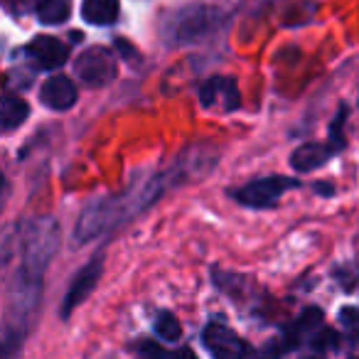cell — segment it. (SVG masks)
<instances>
[{"instance_id":"obj_1","label":"cell","mask_w":359,"mask_h":359,"mask_svg":"<svg viewBox=\"0 0 359 359\" xmlns=\"http://www.w3.org/2000/svg\"><path fill=\"white\" fill-rule=\"evenodd\" d=\"M60 249V226L52 217L30 219L18 226V261L15 273L8 283L6 305V347L18 344L32 327L40 308L42 278Z\"/></svg>"},{"instance_id":"obj_2","label":"cell","mask_w":359,"mask_h":359,"mask_svg":"<svg viewBox=\"0 0 359 359\" xmlns=\"http://www.w3.org/2000/svg\"><path fill=\"white\" fill-rule=\"evenodd\" d=\"M200 158L197 160H190L187 163L185 158L175 163V168L165 175H155L150 180H143V182H135L133 187H128L126 192L116 197H106V200H99L94 205H89L81 217L76 219V229H74V236L76 241L86 244V241H94L99 236L109 234L114 231L116 226L126 224L128 219H133L135 215H140L143 210H148L155 200L165 192V187H172L175 182L180 180V172L182 170H197ZM200 172V170H197Z\"/></svg>"},{"instance_id":"obj_3","label":"cell","mask_w":359,"mask_h":359,"mask_svg":"<svg viewBox=\"0 0 359 359\" xmlns=\"http://www.w3.org/2000/svg\"><path fill=\"white\" fill-rule=\"evenodd\" d=\"M300 182L295 177H285V175H271V177H261L254 180L249 185L239 187V190L231 192L239 205L244 207H254V210H264V207H271L280 200L288 190H295Z\"/></svg>"},{"instance_id":"obj_4","label":"cell","mask_w":359,"mask_h":359,"mask_svg":"<svg viewBox=\"0 0 359 359\" xmlns=\"http://www.w3.org/2000/svg\"><path fill=\"white\" fill-rule=\"evenodd\" d=\"M202 342L212 354V359H244L249 354V344L244 342V337L226 327L222 320H212L207 325L202 332Z\"/></svg>"},{"instance_id":"obj_5","label":"cell","mask_w":359,"mask_h":359,"mask_svg":"<svg viewBox=\"0 0 359 359\" xmlns=\"http://www.w3.org/2000/svg\"><path fill=\"white\" fill-rule=\"evenodd\" d=\"M74 72L79 81H84L86 86H106L116 76V60L104 47H91V50L79 55Z\"/></svg>"},{"instance_id":"obj_6","label":"cell","mask_w":359,"mask_h":359,"mask_svg":"<svg viewBox=\"0 0 359 359\" xmlns=\"http://www.w3.org/2000/svg\"><path fill=\"white\" fill-rule=\"evenodd\" d=\"M101 271H104V256L99 254L74 276V280H72L69 288H67V293H65V300H62V308H60L62 320H69L72 310L79 308V305L89 298L91 290H94L96 283H99Z\"/></svg>"},{"instance_id":"obj_7","label":"cell","mask_w":359,"mask_h":359,"mask_svg":"<svg viewBox=\"0 0 359 359\" xmlns=\"http://www.w3.org/2000/svg\"><path fill=\"white\" fill-rule=\"evenodd\" d=\"M217 15L207 8H192V11L182 13L175 18V25L170 30V40L182 45V42H195L202 40L207 32L215 30Z\"/></svg>"},{"instance_id":"obj_8","label":"cell","mask_w":359,"mask_h":359,"mask_svg":"<svg viewBox=\"0 0 359 359\" xmlns=\"http://www.w3.org/2000/svg\"><path fill=\"white\" fill-rule=\"evenodd\" d=\"M200 101L205 109L236 111L239 109V89L231 76H212L200 86Z\"/></svg>"},{"instance_id":"obj_9","label":"cell","mask_w":359,"mask_h":359,"mask_svg":"<svg viewBox=\"0 0 359 359\" xmlns=\"http://www.w3.org/2000/svg\"><path fill=\"white\" fill-rule=\"evenodd\" d=\"M27 57L35 62L40 69H60L69 60V47L52 35H40L27 45Z\"/></svg>"},{"instance_id":"obj_10","label":"cell","mask_w":359,"mask_h":359,"mask_svg":"<svg viewBox=\"0 0 359 359\" xmlns=\"http://www.w3.org/2000/svg\"><path fill=\"white\" fill-rule=\"evenodd\" d=\"M40 101L52 111H67L76 101V86L69 76H50L40 89Z\"/></svg>"},{"instance_id":"obj_11","label":"cell","mask_w":359,"mask_h":359,"mask_svg":"<svg viewBox=\"0 0 359 359\" xmlns=\"http://www.w3.org/2000/svg\"><path fill=\"white\" fill-rule=\"evenodd\" d=\"M320 330H323V313H320L318 308L303 310V315L283 330V339H280L283 344H280V349L298 347L303 339H313Z\"/></svg>"},{"instance_id":"obj_12","label":"cell","mask_w":359,"mask_h":359,"mask_svg":"<svg viewBox=\"0 0 359 359\" xmlns=\"http://www.w3.org/2000/svg\"><path fill=\"white\" fill-rule=\"evenodd\" d=\"M334 153H339V148L332 140H327V143H305L293 150L290 165H293L298 172H310V170H315V168H323Z\"/></svg>"},{"instance_id":"obj_13","label":"cell","mask_w":359,"mask_h":359,"mask_svg":"<svg viewBox=\"0 0 359 359\" xmlns=\"http://www.w3.org/2000/svg\"><path fill=\"white\" fill-rule=\"evenodd\" d=\"M81 15L91 25H111L118 18V0H84Z\"/></svg>"},{"instance_id":"obj_14","label":"cell","mask_w":359,"mask_h":359,"mask_svg":"<svg viewBox=\"0 0 359 359\" xmlns=\"http://www.w3.org/2000/svg\"><path fill=\"white\" fill-rule=\"evenodd\" d=\"M27 116H30V106H27V101L20 99V96L6 94L3 106H0V123H3V128L6 130L18 128L20 123H25Z\"/></svg>"},{"instance_id":"obj_15","label":"cell","mask_w":359,"mask_h":359,"mask_svg":"<svg viewBox=\"0 0 359 359\" xmlns=\"http://www.w3.org/2000/svg\"><path fill=\"white\" fill-rule=\"evenodd\" d=\"M72 15V0H40L37 18L45 25H60Z\"/></svg>"},{"instance_id":"obj_16","label":"cell","mask_w":359,"mask_h":359,"mask_svg":"<svg viewBox=\"0 0 359 359\" xmlns=\"http://www.w3.org/2000/svg\"><path fill=\"white\" fill-rule=\"evenodd\" d=\"M155 332H158V337L165 339V342H177V339L182 337V327H180L177 318H175L170 310H160V313L155 315Z\"/></svg>"},{"instance_id":"obj_17","label":"cell","mask_w":359,"mask_h":359,"mask_svg":"<svg viewBox=\"0 0 359 359\" xmlns=\"http://www.w3.org/2000/svg\"><path fill=\"white\" fill-rule=\"evenodd\" d=\"M140 357H143V359H197L187 347L172 352V349H165V347H160V344H155V342H143V344H140Z\"/></svg>"},{"instance_id":"obj_18","label":"cell","mask_w":359,"mask_h":359,"mask_svg":"<svg viewBox=\"0 0 359 359\" xmlns=\"http://www.w3.org/2000/svg\"><path fill=\"white\" fill-rule=\"evenodd\" d=\"M339 320H342V325L349 332L359 334V310L357 308H344L342 313H339Z\"/></svg>"},{"instance_id":"obj_19","label":"cell","mask_w":359,"mask_h":359,"mask_svg":"<svg viewBox=\"0 0 359 359\" xmlns=\"http://www.w3.org/2000/svg\"><path fill=\"white\" fill-rule=\"evenodd\" d=\"M315 192H320V195H334V187H330V182H315Z\"/></svg>"}]
</instances>
